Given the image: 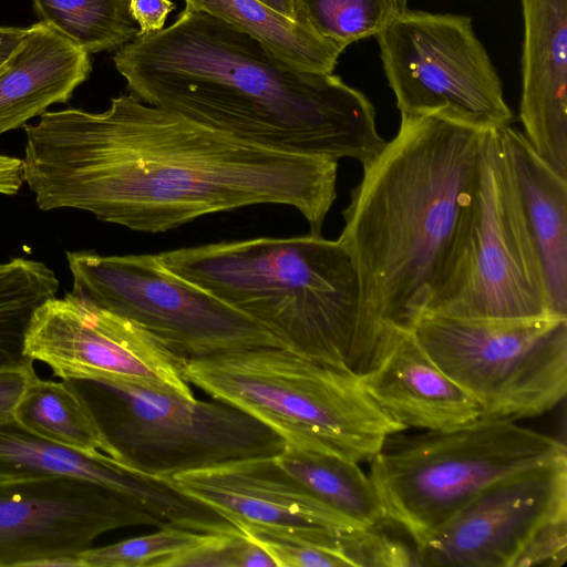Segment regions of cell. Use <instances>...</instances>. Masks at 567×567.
<instances>
[{
	"label": "cell",
	"mask_w": 567,
	"mask_h": 567,
	"mask_svg": "<svg viewBox=\"0 0 567 567\" xmlns=\"http://www.w3.org/2000/svg\"><path fill=\"white\" fill-rule=\"evenodd\" d=\"M272 558L276 567H346L350 563L340 546L312 537L262 527L240 529Z\"/></svg>",
	"instance_id": "obj_29"
},
{
	"label": "cell",
	"mask_w": 567,
	"mask_h": 567,
	"mask_svg": "<svg viewBox=\"0 0 567 567\" xmlns=\"http://www.w3.org/2000/svg\"><path fill=\"white\" fill-rule=\"evenodd\" d=\"M399 13L408 9V0H395Z\"/></svg>",
	"instance_id": "obj_35"
},
{
	"label": "cell",
	"mask_w": 567,
	"mask_h": 567,
	"mask_svg": "<svg viewBox=\"0 0 567 567\" xmlns=\"http://www.w3.org/2000/svg\"><path fill=\"white\" fill-rule=\"evenodd\" d=\"M551 316L567 319V179L512 125L496 130Z\"/></svg>",
	"instance_id": "obj_19"
},
{
	"label": "cell",
	"mask_w": 567,
	"mask_h": 567,
	"mask_svg": "<svg viewBox=\"0 0 567 567\" xmlns=\"http://www.w3.org/2000/svg\"><path fill=\"white\" fill-rule=\"evenodd\" d=\"M14 420L50 441L86 452L101 450L91 417L64 381L37 377L18 403Z\"/></svg>",
	"instance_id": "obj_25"
},
{
	"label": "cell",
	"mask_w": 567,
	"mask_h": 567,
	"mask_svg": "<svg viewBox=\"0 0 567 567\" xmlns=\"http://www.w3.org/2000/svg\"><path fill=\"white\" fill-rule=\"evenodd\" d=\"M519 120L535 153L567 179V0H519Z\"/></svg>",
	"instance_id": "obj_18"
},
{
	"label": "cell",
	"mask_w": 567,
	"mask_h": 567,
	"mask_svg": "<svg viewBox=\"0 0 567 567\" xmlns=\"http://www.w3.org/2000/svg\"><path fill=\"white\" fill-rule=\"evenodd\" d=\"M23 127V179L40 209L85 210L135 231L276 204L321 235L337 197V159L247 142L131 93L103 112L47 111Z\"/></svg>",
	"instance_id": "obj_1"
},
{
	"label": "cell",
	"mask_w": 567,
	"mask_h": 567,
	"mask_svg": "<svg viewBox=\"0 0 567 567\" xmlns=\"http://www.w3.org/2000/svg\"><path fill=\"white\" fill-rule=\"evenodd\" d=\"M561 458L559 440L482 416L456 429L389 435L368 475L385 519L417 546L487 485Z\"/></svg>",
	"instance_id": "obj_6"
},
{
	"label": "cell",
	"mask_w": 567,
	"mask_h": 567,
	"mask_svg": "<svg viewBox=\"0 0 567 567\" xmlns=\"http://www.w3.org/2000/svg\"><path fill=\"white\" fill-rule=\"evenodd\" d=\"M484 133L401 114L394 138L362 165L339 237L360 285L354 373L367 368L383 327L411 329L424 312L476 188Z\"/></svg>",
	"instance_id": "obj_3"
},
{
	"label": "cell",
	"mask_w": 567,
	"mask_h": 567,
	"mask_svg": "<svg viewBox=\"0 0 567 567\" xmlns=\"http://www.w3.org/2000/svg\"><path fill=\"white\" fill-rule=\"evenodd\" d=\"M266 6L272 8L280 14L291 19L296 20V0H259Z\"/></svg>",
	"instance_id": "obj_34"
},
{
	"label": "cell",
	"mask_w": 567,
	"mask_h": 567,
	"mask_svg": "<svg viewBox=\"0 0 567 567\" xmlns=\"http://www.w3.org/2000/svg\"><path fill=\"white\" fill-rule=\"evenodd\" d=\"M66 259L73 296L132 320L185 362L282 346L243 312L168 270L157 255L81 250L68 251Z\"/></svg>",
	"instance_id": "obj_10"
},
{
	"label": "cell",
	"mask_w": 567,
	"mask_h": 567,
	"mask_svg": "<svg viewBox=\"0 0 567 567\" xmlns=\"http://www.w3.org/2000/svg\"><path fill=\"white\" fill-rule=\"evenodd\" d=\"M359 375L372 400L405 429L451 430L483 416L477 402L431 360L411 329L383 327Z\"/></svg>",
	"instance_id": "obj_17"
},
{
	"label": "cell",
	"mask_w": 567,
	"mask_h": 567,
	"mask_svg": "<svg viewBox=\"0 0 567 567\" xmlns=\"http://www.w3.org/2000/svg\"><path fill=\"white\" fill-rule=\"evenodd\" d=\"M28 28L0 25V68L27 34Z\"/></svg>",
	"instance_id": "obj_33"
},
{
	"label": "cell",
	"mask_w": 567,
	"mask_h": 567,
	"mask_svg": "<svg viewBox=\"0 0 567 567\" xmlns=\"http://www.w3.org/2000/svg\"><path fill=\"white\" fill-rule=\"evenodd\" d=\"M204 534L167 525L151 534L86 548L75 556L81 567H157L163 559L196 545Z\"/></svg>",
	"instance_id": "obj_27"
},
{
	"label": "cell",
	"mask_w": 567,
	"mask_h": 567,
	"mask_svg": "<svg viewBox=\"0 0 567 567\" xmlns=\"http://www.w3.org/2000/svg\"><path fill=\"white\" fill-rule=\"evenodd\" d=\"M423 313L485 320L554 317L496 130L484 133L476 188Z\"/></svg>",
	"instance_id": "obj_8"
},
{
	"label": "cell",
	"mask_w": 567,
	"mask_h": 567,
	"mask_svg": "<svg viewBox=\"0 0 567 567\" xmlns=\"http://www.w3.org/2000/svg\"><path fill=\"white\" fill-rule=\"evenodd\" d=\"M167 526L102 484L74 476L0 478V567L75 556L117 528Z\"/></svg>",
	"instance_id": "obj_13"
},
{
	"label": "cell",
	"mask_w": 567,
	"mask_h": 567,
	"mask_svg": "<svg viewBox=\"0 0 567 567\" xmlns=\"http://www.w3.org/2000/svg\"><path fill=\"white\" fill-rule=\"evenodd\" d=\"M74 476L114 489L165 525L204 530L212 511L179 491L171 478L131 470L105 453L73 449L0 421V478Z\"/></svg>",
	"instance_id": "obj_16"
},
{
	"label": "cell",
	"mask_w": 567,
	"mask_h": 567,
	"mask_svg": "<svg viewBox=\"0 0 567 567\" xmlns=\"http://www.w3.org/2000/svg\"><path fill=\"white\" fill-rule=\"evenodd\" d=\"M565 517L567 458H561L478 492L416 546L420 566L517 567L533 540Z\"/></svg>",
	"instance_id": "obj_14"
},
{
	"label": "cell",
	"mask_w": 567,
	"mask_h": 567,
	"mask_svg": "<svg viewBox=\"0 0 567 567\" xmlns=\"http://www.w3.org/2000/svg\"><path fill=\"white\" fill-rule=\"evenodd\" d=\"M377 40L401 114L481 132L512 125L502 80L470 17L406 9Z\"/></svg>",
	"instance_id": "obj_11"
},
{
	"label": "cell",
	"mask_w": 567,
	"mask_h": 567,
	"mask_svg": "<svg viewBox=\"0 0 567 567\" xmlns=\"http://www.w3.org/2000/svg\"><path fill=\"white\" fill-rule=\"evenodd\" d=\"M431 360L480 405L516 421L567 393V319H458L423 313L411 328Z\"/></svg>",
	"instance_id": "obj_9"
},
{
	"label": "cell",
	"mask_w": 567,
	"mask_h": 567,
	"mask_svg": "<svg viewBox=\"0 0 567 567\" xmlns=\"http://www.w3.org/2000/svg\"><path fill=\"white\" fill-rule=\"evenodd\" d=\"M91 417L101 450L120 464L171 478L286 446L274 430L220 400L102 378H66Z\"/></svg>",
	"instance_id": "obj_7"
},
{
	"label": "cell",
	"mask_w": 567,
	"mask_h": 567,
	"mask_svg": "<svg viewBox=\"0 0 567 567\" xmlns=\"http://www.w3.org/2000/svg\"><path fill=\"white\" fill-rule=\"evenodd\" d=\"M37 377L34 369L0 372V421L13 417L18 403Z\"/></svg>",
	"instance_id": "obj_30"
},
{
	"label": "cell",
	"mask_w": 567,
	"mask_h": 567,
	"mask_svg": "<svg viewBox=\"0 0 567 567\" xmlns=\"http://www.w3.org/2000/svg\"><path fill=\"white\" fill-rule=\"evenodd\" d=\"M156 255L168 270L243 312L285 348L349 369L360 285L339 239L309 233L213 243Z\"/></svg>",
	"instance_id": "obj_4"
},
{
	"label": "cell",
	"mask_w": 567,
	"mask_h": 567,
	"mask_svg": "<svg viewBox=\"0 0 567 567\" xmlns=\"http://www.w3.org/2000/svg\"><path fill=\"white\" fill-rule=\"evenodd\" d=\"M140 101L266 147L372 161L385 141L375 110L332 73L292 69L217 18L184 9L113 56Z\"/></svg>",
	"instance_id": "obj_2"
},
{
	"label": "cell",
	"mask_w": 567,
	"mask_h": 567,
	"mask_svg": "<svg viewBox=\"0 0 567 567\" xmlns=\"http://www.w3.org/2000/svg\"><path fill=\"white\" fill-rule=\"evenodd\" d=\"M276 567L272 558L244 532L205 533L194 546L157 567Z\"/></svg>",
	"instance_id": "obj_28"
},
{
	"label": "cell",
	"mask_w": 567,
	"mask_h": 567,
	"mask_svg": "<svg viewBox=\"0 0 567 567\" xmlns=\"http://www.w3.org/2000/svg\"><path fill=\"white\" fill-rule=\"evenodd\" d=\"M184 375L290 447L359 463L370 461L389 435L406 430L372 400L359 374L282 346L188 360Z\"/></svg>",
	"instance_id": "obj_5"
},
{
	"label": "cell",
	"mask_w": 567,
	"mask_h": 567,
	"mask_svg": "<svg viewBox=\"0 0 567 567\" xmlns=\"http://www.w3.org/2000/svg\"><path fill=\"white\" fill-rule=\"evenodd\" d=\"M23 182L22 159L0 154V194L16 195Z\"/></svg>",
	"instance_id": "obj_32"
},
{
	"label": "cell",
	"mask_w": 567,
	"mask_h": 567,
	"mask_svg": "<svg viewBox=\"0 0 567 567\" xmlns=\"http://www.w3.org/2000/svg\"><path fill=\"white\" fill-rule=\"evenodd\" d=\"M315 498L358 527H372L386 519L380 498L357 462L290 446L275 456Z\"/></svg>",
	"instance_id": "obj_22"
},
{
	"label": "cell",
	"mask_w": 567,
	"mask_h": 567,
	"mask_svg": "<svg viewBox=\"0 0 567 567\" xmlns=\"http://www.w3.org/2000/svg\"><path fill=\"white\" fill-rule=\"evenodd\" d=\"M186 495L238 529L262 527L302 534L329 545L358 527L315 498L275 456L224 463L171 477Z\"/></svg>",
	"instance_id": "obj_15"
},
{
	"label": "cell",
	"mask_w": 567,
	"mask_h": 567,
	"mask_svg": "<svg viewBox=\"0 0 567 567\" xmlns=\"http://www.w3.org/2000/svg\"><path fill=\"white\" fill-rule=\"evenodd\" d=\"M185 9L208 13L260 43L286 65L311 73L333 72L343 52L309 28L259 0H184Z\"/></svg>",
	"instance_id": "obj_21"
},
{
	"label": "cell",
	"mask_w": 567,
	"mask_h": 567,
	"mask_svg": "<svg viewBox=\"0 0 567 567\" xmlns=\"http://www.w3.org/2000/svg\"><path fill=\"white\" fill-rule=\"evenodd\" d=\"M59 281L45 264L14 258L0 264V372L32 370L27 336L35 311L55 297Z\"/></svg>",
	"instance_id": "obj_23"
},
{
	"label": "cell",
	"mask_w": 567,
	"mask_h": 567,
	"mask_svg": "<svg viewBox=\"0 0 567 567\" xmlns=\"http://www.w3.org/2000/svg\"><path fill=\"white\" fill-rule=\"evenodd\" d=\"M175 9L171 0H131L130 11L138 25V34L162 30L167 16Z\"/></svg>",
	"instance_id": "obj_31"
},
{
	"label": "cell",
	"mask_w": 567,
	"mask_h": 567,
	"mask_svg": "<svg viewBox=\"0 0 567 567\" xmlns=\"http://www.w3.org/2000/svg\"><path fill=\"white\" fill-rule=\"evenodd\" d=\"M296 21L342 51L377 37L399 13L395 0H296Z\"/></svg>",
	"instance_id": "obj_26"
},
{
	"label": "cell",
	"mask_w": 567,
	"mask_h": 567,
	"mask_svg": "<svg viewBox=\"0 0 567 567\" xmlns=\"http://www.w3.org/2000/svg\"><path fill=\"white\" fill-rule=\"evenodd\" d=\"M25 350L62 380H120L195 398L184 360L132 320L71 292L49 299L35 311Z\"/></svg>",
	"instance_id": "obj_12"
},
{
	"label": "cell",
	"mask_w": 567,
	"mask_h": 567,
	"mask_svg": "<svg viewBox=\"0 0 567 567\" xmlns=\"http://www.w3.org/2000/svg\"><path fill=\"white\" fill-rule=\"evenodd\" d=\"M92 70L90 54L39 21L0 68V135L65 103Z\"/></svg>",
	"instance_id": "obj_20"
},
{
	"label": "cell",
	"mask_w": 567,
	"mask_h": 567,
	"mask_svg": "<svg viewBox=\"0 0 567 567\" xmlns=\"http://www.w3.org/2000/svg\"><path fill=\"white\" fill-rule=\"evenodd\" d=\"M131 0H32L41 22L89 54L120 49L140 32Z\"/></svg>",
	"instance_id": "obj_24"
}]
</instances>
